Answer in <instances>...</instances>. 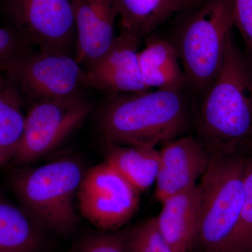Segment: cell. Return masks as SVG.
<instances>
[{
    "mask_svg": "<svg viewBox=\"0 0 252 252\" xmlns=\"http://www.w3.org/2000/svg\"><path fill=\"white\" fill-rule=\"evenodd\" d=\"M195 137L211 156L252 151V63L233 36L216 79L196 104Z\"/></svg>",
    "mask_w": 252,
    "mask_h": 252,
    "instance_id": "1",
    "label": "cell"
},
{
    "mask_svg": "<svg viewBox=\"0 0 252 252\" xmlns=\"http://www.w3.org/2000/svg\"><path fill=\"white\" fill-rule=\"evenodd\" d=\"M109 94L98 117L107 144L156 147L186 135L193 126L196 99L189 90Z\"/></svg>",
    "mask_w": 252,
    "mask_h": 252,
    "instance_id": "2",
    "label": "cell"
},
{
    "mask_svg": "<svg viewBox=\"0 0 252 252\" xmlns=\"http://www.w3.org/2000/svg\"><path fill=\"white\" fill-rule=\"evenodd\" d=\"M179 16L168 39L190 94L199 100L220 73L233 25L229 0H195Z\"/></svg>",
    "mask_w": 252,
    "mask_h": 252,
    "instance_id": "3",
    "label": "cell"
},
{
    "mask_svg": "<svg viewBox=\"0 0 252 252\" xmlns=\"http://www.w3.org/2000/svg\"><path fill=\"white\" fill-rule=\"evenodd\" d=\"M84 172L77 160L63 158L18 172L11 187L21 207L40 228L67 233L77 224L74 198Z\"/></svg>",
    "mask_w": 252,
    "mask_h": 252,
    "instance_id": "4",
    "label": "cell"
},
{
    "mask_svg": "<svg viewBox=\"0 0 252 252\" xmlns=\"http://www.w3.org/2000/svg\"><path fill=\"white\" fill-rule=\"evenodd\" d=\"M248 156H211L198 184L200 206L193 248L220 252L231 236L243 206Z\"/></svg>",
    "mask_w": 252,
    "mask_h": 252,
    "instance_id": "5",
    "label": "cell"
},
{
    "mask_svg": "<svg viewBox=\"0 0 252 252\" xmlns=\"http://www.w3.org/2000/svg\"><path fill=\"white\" fill-rule=\"evenodd\" d=\"M31 104L80 94L88 87L86 71L74 56L30 49L3 68Z\"/></svg>",
    "mask_w": 252,
    "mask_h": 252,
    "instance_id": "6",
    "label": "cell"
},
{
    "mask_svg": "<svg viewBox=\"0 0 252 252\" xmlns=\"http://www.w3.org/2000/svg\"><path fill=\"white\" fill-rule=\"evenodd\" d=\"M91 109L81 94L32 104L12 160L24 165L51 153L84 123Z\"/></svg>",
    "mask_w": 252,
    "mask_h": 252,
    "instance_id": "7",
    "label": "cell"
},
{
    "mask_svg": "<svg viewBox=\"0 0 252 252\" xmlns=\"http://www.w3.org/2000/svg\"><path fill=\"white\" fill-rule=\"evenodd\" d=\"M9 26L31 46L46 52H75L73 0H1Z\"/></svg>",
    "mask_w": 252,
    "mask_h": 252,
    "instance_id": "8",
    "label": "cell"
},
{
    "mask_svg": "<svg viewBox=\"0 0 252 252\" xmlns=\"http://www.w3.org/2000/svg\"><path fill=\"white\" fill-rule=\"evenodd\" d=\"M140 190L107 162L84 172L77 192L81 215L102 230H119L138 210Z\"/></svg>",
    "mask_w": 252,
    "mask_h": 252,
    "instance_id": "9",
    "label": "cell"
},
{
    "mask_svg": "<svg viewBox=\"0 0 252 252\" xmlns=\"http://www.w3.org/2000/svg\"><path fill=\"white\" fill-rule=\"evenodd\" d=\"M155 197L162 201L196 185L206 171L211 155L193 135H185L162 144L159 151Z\"/></svg>",
    "mask_w": 252,
    "mask_h": 252,
    "instance_id": "10",
    "label": "cell"
},
{
    "mask_svg": "<svg viewBox=\"0 0 252 252\" xmlns=\"http://www.w3.org/2000/svg\"><path fill=\"white\" fill-rule=\"evenodd\" d=\"M141 42L135 36L120 29L109 51L85 70L88 87L109 94L148 91L144 85L139 63Z\"/></svg>",
    "mask_w": 252,
    "mask_h": 252,
    "instance_id": "11",
    "label": "cell"
},
{
    "mask_svg": "<svg viewBox=\"0 0 252 252\" xmlns=\"http://www.w3.org/2000/svg\"><path fill=\"white\" fill-rule=\"evenodd\" d=\"M73 11L77 36L74 56L87 69L112 46L119 11L114 0H73Z\"/></svg>",
    "mask_w": 252,
    "mask_h": 252,
    "instance_id": "12",
    "label": "cell"
},
{
    "mask_svg": "<svg viewBox=\"0 0 252 252\" xmlns=\"http://www.w3.org/2000/svg\"><path fill=\"white\" fill-rule=\"evenodd\" d=\"M199 206L198 185L162 201L161 211L157 217V225L174 252H189L193 248Z\"/></svg>",
    "mask_w": 252,
    "mask_h": 252,
    "instance_id": "13",
    "label": "cell"
},
{
    "mask_svg": "<svg viewBox=\"0 0 252 252\" xmlns=\"http://www.w3.org/2000/svg\"><path fill=\"white\" fill-rule=\"evenodd\" d=\"M145 39L138 59L146 87L149 90H188L185 72L172 41L154 33Z\"/></svg>",
    "mask_w": 252,
    "mask_h": 252,
    "instance_id": "14",
    "label": "cell"
},
{
    "mask_svg": "<svg viewBox=\"0 0 252 252\" xmlns=\"http://www.w3.org/2000/svg\"><path fill=\"white\" fill-rule=\"evenodd\" d=\"M119 29L142 41L159 26L182 12L195 0H114Z\"/></svg>",
    "mask_w": 252,
    "mask_h": 252,
    "instance_id": "15",
    "label": "cell"
},
{
    "mask_svg": "<svg viewBox=\"0 0 252 252\" xmlns=\"http://www.w3.org/2000/svg\"><path fill=\"white\" fill-rule=\"evenodd\" d=\"M106 162L134 187L144 191L156 182L160 154L156 147L107 144Z\"/></svg>",
    "mask_w": 252,
    "mask_h": 252,
    "instance_id": "16",
    "label": "cell"
},
{
    "mask_svg": "<svg viewBox=\"0 0 252 252\" xmlns=\"http://www.w3.org/2000/svg\"><path fill=\"white\" fill-rule=\"evenodd\" d=\"M39 228L22 207L0 195V252H37Z\"/></svg>",
    "mask_w": 252,
    "mask_h": 252,
    "instance_id": "17",
    "label": "cell"
},
{
    "mask_svg": "<svg viewBox=\"0 0 252 252\" xmlns=\"http://www.w3.org/2000/svg\"><path fill=\"white\" fill-rule=\"evenodd\" d=\"M23 96L14 81L0 71V147L11 159L24 130Z\"/></svg>",
    "mask_w": 252,
    "mask_h": 252,
    "instance_id": "18",
    "label": "cell"
},
{
    "mask_svg": "<svg viewBox=\"0 0 252 252\" xmlns=\"http://www.w3.org/2000/svg\"><path fill=\"white\" fill-rule=\"evenodd\" d=\"M252 247V151L249 154L244 180V199L236 226L220 252H239Z\"/></svg>",
    "mask_w": 252,
    "mask_h": 252,
    "instance_id": "19",
    "label": "cell"
},
{
    "mask_svg": "<svg viewBox=\"0 0 252 252\" xmlns=\"http://www.w3.org/2000/svg\"><path fill=\"white\" fill-rule=\"evenodd\" d=\"M128 252H174L158 227L157 217L130 230Z\"/></svg>",
    "mask_w": 252,
    "mask_h": 252,
    "instance_id": "20",
    "label": "cell"
},
{
    "mask_svg": "<svg viewBox=\"0 0 252 252\" xmlns=\"http://www.w3.org/2000/svg\"><path fill=\"white\" fill-rule=\"evenodd\" d=\"M130 230L94 234L81 243L77 252H128Z\"/></svg>",
    "mask_w": 252,
    "mask_h": 252,
    "instance_id": "21",
    "label": "cell"
},
{
    "mask_svg": "<svg viewBox=\"0 0 252 252\" xmlns=\"http://www.w3.org/2000/svg\"><path fill=\"white\" fill-rule=\"evenodd\" d=\"M229 2L233 27L241 34L244 53L252 63V0H229Z\"/></svg>",
    "mask_w": 252,
    "mask_h": 252,
    "instance_id": "22",
    "label": "cell"
},
{
    "mask_svg": "<svg viewBox=\"0 0 252 252\" xmlns=\"http://www.w3.org/2000/svg\"><path fill=\"white\" fill-rule=\"evenodd\" d=\"M31 45L10 26L0 27V71L18 55L31 49Z\"/></svg>",
    "mask_w": 252,
    "mask_h": 252,
    "instance_id": "23",
    "label": "cell"
},
{
    "mask_svg": "<svg viewBox=\"0 0 252 252\" xmlns=\"http://www.w3.org/2000/svg\"><path fill=\"white\" fill-rule=\"evenodd\" d=\"M10 160H11V157L9 154L0 147V167L3 166L5 164L7 163Z\"/></svg>",
    "mask_w": 252,
    "mask_h": 252,
    "instance_id": "24",
    "label": "cell"
},
{
    "mask_svg": "<svg viewBox=\"0 0 252 252\" xmlns=\"http://www.w3.org/2000/svg\"><path fill=\"white\" fill-rule=\"evenodd\" d=\"M239 252H252V247H251V248L246 249V250H244L243 251H240Z\"/></svg>",
    "mask_w": 252,
    "mask_h": 252,
    "instance_id": "25",
    "label": "cell"
}]
</instances>
